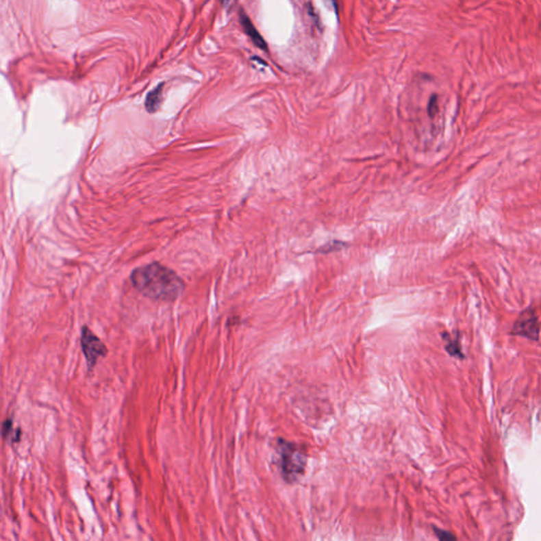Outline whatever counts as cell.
Segmentation results:
<instances>
[{"label": "cell", "instance_id": "1", "mask_svg": "<svg viewBox=\"0 0 541 541\" xmlns=\"http://www.w3.org/2000/svg\"><path fill=\"white\" fill-rule=\"evenodd\" d=\"M130 281L134 289L153 301H175L186 290V282L171 268L159 262L132 270Z\"/></svg>", "mask_w": 541, "mask_h": 541}, {"label": "cell", "instance_id": "2", "mask_svg": "<svg viewBox=\"0 0 541 541\" xmlns=\"http://www.w3.org/2000/svg\"><path fill=\"white\" fill-rule=\"evenodd\" d=\"M278 466L288 482L299 480L305 470V455L301 447L291 442L280 440L277 444Z\"/></svg>", "mask_w": 541, "mask_h": 541}, {"label": "cell", "instance_id": "3", "mask_svg": "<svg viewBox=\"0 0 541 541\" xmlns=\"http://www.w3.org/2000/svg\"><path fill=\"white\" fill-rule=\"evenodd\" d=\"M81 345L89 369L95 367L101 357L107 355L106 346L87 326L81 328Z\"/></svg>", "mask_w": 541, "mask_h": 541}, {"label": "cell", "instance_id": "4", "mask_svg": "<svg viewBox=\"0 0 541 541\" xmlns=\"http://www.w3.org/2000/svg\"><path fill=\"white\" fill-rule=\"evenodd\" d=\"M513 336H523L529 340H538L540 326L536 311L534 308H527L520 313L512 329Z\"/></svg>", "mask_w": 541, "mask_h": 541}, {"label": "cell", "instance_id": "5", "mask_svg": "<svg viewBox=\"0 0 541 541\" xmlns=\"http://www.w3.org/2000/svg\"><path fill=\"white\" fill-rule=\"evenodd\" d=\"M240 23L241 25H242L243 30H244L245 33L249 35V38L253 40V42H254V44L256 45L258 48L262 49L264 51H268V46H266V42H264L262 35H260V32L256 30V28H255L252 21H251V19L249 18L248 15L245 14L242 10L240 11Z\"/></svg>", "mask_w": 541, "mask_h": 541}, {"label": "cell", "instance_id": "6", "mask_svg": "<svg viewBox=\"0 0 541 541\" xmlns=\"http://www.w3.org/2000/svg\"><path fill=\"white\" fill-rule=\"evenodd\" d=\"M163 88L164 84H160L151 92L146 97L145 107L149 112H155L159 108L161 99H162Z\"/></svg>", "mask_w": 541, "mask_h": 541}, {"label": "cell", "instance_id": "7", "mask_svg": "<svg viewBox=\"0 0 541 541\" xmlns=\"http://www.w3.org/2000/svg\"><path fill=\"white\" fill-rule=\"evenodd\" d=\"M443 338H444L445 340V349H446V351L449 352L451 356H453V357H459V359H463V357H464L462 351H461V344L460 340H459V336H457L456 338H451V336L445 334L444 336H443Z\"/></svg>", "mask_w": 541, "mask_h": 541}, {"label": "cell", "instance_id": "8", "mask_svg": "<svg viewBox=\"0 0 541 541\" xmlns=\"http://www.w3.org/2000/svg\"><path fill=\"white\" fill-rule=\"evenodd\" d=\"M437 112L438 97L437 95H433V97H430L429 103H428V114H429L431 118H433Z\"/></svg>", "mask_w": 541, "mask_h": 541}]
</instances>
